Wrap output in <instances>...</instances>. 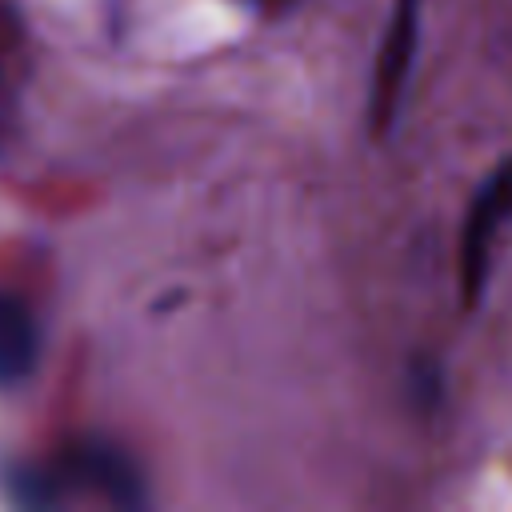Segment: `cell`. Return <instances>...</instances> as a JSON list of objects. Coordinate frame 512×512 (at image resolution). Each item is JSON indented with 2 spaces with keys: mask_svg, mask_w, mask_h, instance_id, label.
I'll list each match as a JSON object with an SVG mask.
<instances>
[{
  "mask_svg": "<svg viewBox=\"0 0 512 512\" xmlns=\"http://www.w3.org/2000/svg\"><path fill=\"white\" fill-rule=\"evenodd\" d=\"M512 224V156L476 188L460 228V304L472 308L488 284L492 252Z\"/></svg>",
  "mask_w": 512,
  "mask_h": 512,
  "instance_id": "obj_1",
  "label": "cell"
},
{
  "mask_svg": "<svg viewBox=\"0 0 512 512\" xmlns=\"http://www.w3.org/2000/svg\"><path fill=\"white\" fill-rule=\"evenodd\" d=\"M416 24H420V0H396L376 68H372V88H368V120L372 132H392L400 108H404V88L412 76V56H416Z\"/></svg>",
  "mask_w": 512,
  "mask_h": 512,
  "instance_id": "obj_2",
  "label": "cell"
},
{
  "mask_svg": "<svg viewBox=\"0 0 512 512\" xmlns=\"http://www.w3.org/2000/svg\"><path fill=\"white\" fill-rule=\"evenodd\" d=\"M64 468H68V476L76 484L100 492L104 500H112L120 508H140L148 500L140 468L132 464L128 452H120L108 440H80V444H72L68 456H64Z\"/></svg>",
  "mask_w": 512,
  "mask_h": 512,
  "instance_id": "obj_3",
  "label": "cell"
},
{
  "mask_svg": "<svg viewBox=\"0 0 512 512\" xmlns=\"http://www.w3.org/2000/svg\"><path fill=\"white\" fill-rule=\"evenodd\" d=\"M40 360V328L24 300L0 292V388H20Z\"/></svg>",
  "mask_w": 512,
  "mask_h": 512,
  "instance_id": "obj_4",
  "label": "cell"
},
{
  "mask_svg": "<svg viewBox=\"0 0 512 512\" xmlns=\"http://www.w3.org/2000/svg\"><path fill=\"white\" fill-rule=\"evenodd\" d=\"M60 484L56 472L28 464V460H8L0 468V492L16 508H56L60 504Z\"/></svg>",
  "mask_w": 512,
  "mask_h": 512,
  "instance_id": "obj_5",
  "label": "cell"
}]
</instances>
